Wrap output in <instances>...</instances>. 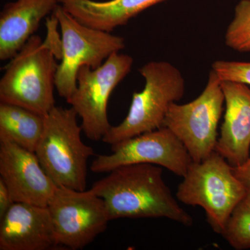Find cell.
Segmentation results:
<instances>
[{"mask_svg": "<svg viewBox=\"0 0 250 250\" xmlns=\"http://www.w3.org/2000/svg\"><path fill=\"white\" fill-rule=\"evenodd\" d=\"M221 85L226 111L215 151L238 167L250 155V89L231 81H222Z\"/></svg>", "mask_w": 250, "mask_h": 250, "instance_id": "obj_13", "label": "cell"}, {"mask_svg": "<svg viewBox=\"0 0 250 250\" xmlns=\"http://www.w3.org/2000/svg\"><path fill=\"white\" fill-rule=\"evenodd\" d=\"M53 14L58 21L62 41V59L56 74L55 87L59 96L67 100L76 90L80 67H100L111 54L124 49L125 42L121 36L79 22L60 4Z\"/></svg>", "mask_w": 250, "mask_h": 250, "instance_id": "obj_6", "label": "cell"}, {"mask_svg": "<svg viewBox=\"0 0 250 250\" xmlns=\"http://www.w3.org/2000/svg\"><path fill=\"white\" fill-rule=\"evenodd\" d=\"M165 0H60V5L79 22L111 32L145 10Z\"/></svg>", "mask_w": 250, "mask_h": 250, "instance_id": "obj_15", "label": "cell"}, {"mask_svg": "<svg viewBox=\"0 0 250 250\" xmlns=\"http://www.w3.org/2000/svg\"><path fill=\"white\" fill-rule=\"evenodd\" d=\"M45 129V116L17 105L0 103V139L13 141L31 152Z\"/></svg>", "mask_w": 250, "mask_h": 250, "instance_id": "obj_16", "label": "cell"}, {"mask_svg": "<svg viewBox=\"0 0 250 250\" xmlns=\"http://www.w3.org/2000/svg\"><path fill=\"white\" fill-rule=\"evenodd\" d=\"M0 179L15 202L47 207L57 187L42 169L35 152L0 139Z\"/></svg>", "mask_w": 250, "mask_h": 250, "instance_id": "obj_11", "label": "cell"}, {"mask_svg": "<svg viewBox=\"0 0 250 250\" xmlns=\"http://www.w3.org/2000/svg\"><path fill=\"white\" fill-rule=\"evenodd\" d=\"M221 80L213 70L202 93L190 103L172 104L164 126L183 143L192 161L201 162L214 152L225 97Z\"/></svg>", "mask_w": 250, "mask_h": 250, "instance_id": "obj_7", "label": "cell"}, {"mask_svg": "<svg viewBox=\"0 0 250 250\" xmlns=\"http://www.w3.org/2000/svg\"><path fill=\"white\" fill-rule=\"evenodd\" d=\"M212 70L222 81H231L250 85V62L216 61L212 64Z\"/></svg>", "mask_w": 250, "mask_h": 250, "instance_id": "obj_19", "label": "cell"}, {"mask_svg": "<svg viewBox=\"0 0 250 250\" xmlns=\"http://www.w3.org/2000/svg\"><path fill=\"white\" fill-rule=\"evenodd\" d=\"M225 44L238 52H250V0H241L227 29Z\"/></svg>", "mask_w": 250, "mask_h": 250, "instance_id": "obj_18", "label": "cell"}, {"mask_svg": "<svg viewBox=\"0 0 250 250\" xmlns=\"http://www.w3.org/2000/svg\"><path fill=\"white\" fill-rule=\"evenodd\" d=\"M47 208L59 246L73 250L90 244L110 221L104 201L91 188L76 190L58 187Z\"/></svg>", "mask_w": 250, "mask_h": 250, "instance_id": "obj_9", "label": "cell"}, {"mask_svg": "<svg viewBox=\"0 0 250 250\" xmlns=\"http://www.w3.org/2000/svg\"><path fill=\"white\" fill-rule=\"evenodd\" d=\"M233 172L246 188V197L250 199V155L243 165L233 167Z\"/></svg>", "mask_w": 250, "mask_h": 250, "instance_id": "obj_20", "label": "cell"}, {"mask_svg": "<svg viewBox=\"0 0 250 250\" xmlns=\"http://www.w3.org/2000/svg\"><path fill=\"white\" fill-rule=\"evenodd\" d=\"M59 24L54 14L47 21L45 40L33 35L10 59L0 80V102L46 116L55 106V77L62 59Z\"/></svg>", "mask_w": 250, "mask_h": 250, "instance_id": "obj_2", "label": "cell"}, {"mask_svg": "<svg viewBox=\"0 0 250 250\" xmlns=\"http://www.w3.org/2000/svg\"><path fill=\"white\" fill-rule=\"evenodd\" d=\"M15 201L4 182L0 179V220L14 205Z\"/></svg>", "mask_w": 250, "mask_h": 250, "instance_id": "obj_21", "label": "cell"}, {"mask_svg": "<svg viewBox=\"0 0 250 250\" xmlns=\"http://www.w3.org/2000/svg\"><path fill=\"white\" fill-rule=\"evenodd\" d=\"M77 117L72 107L54 106L45 116V129L35 154L57 187L85 190L88 160L95 152L82 141Z\"/></svg>", "mask_w": 250, "mask_h": 250, "instance_id": "obj_3", "label": "cell"}, {"mask_svg": "<svg viewBox=\"0 0 250 250\" xmlns=\"http://www.w3.org/2000/svg\"><path fill=\"white\" fill-rule=\"evenodd\" d=\"M58 246L47 207L15 202L0 220V250H48Z\"/></svg>", "mask_w": 250, "mask_h": 250, "instance_id": "obj_12", "label": "cell"}, {"mask_svg": "<svg viewBox=\"0 0 250 250\" xmlns=\"http://www.w3.org/2000/svg\"><path fill=\"white\" fill-rule=\"evenodd\" d=\"M111 151L97 156L90 165L92 172L104 173L121 166L149 164L183 177L192 162L183 143L165 126L112 145Z\"/></svg>", "mask_w": 250, "mask_h": 250, "instance_id": "obj_10", "label": "cell"}, {"mask_svg": "<svg viewBox=\"0 0 250 250\" xmlns=\"http://www.w3.org/2000/svg\"><path fill=\"white\" fill-rule=\"evenodd\" d=\"M133 63L131 56L116 52L97 68L82 66L79 70L76 90L66 101L82 119L81 126L88 139L102 141L109 131L108 100Z\"/></svg>", "mask_w": 250, "mask_h": 250, "instance_id": "obj_8", "label": "cell"}, {"mask_svg": "<svg viewBox=\"0 0 250 250\" xmlns=\"http://www.w3.org/2000/svg\"><path fill=\"white\" fill-rule=\"evenodd\" d=\"M60 0H16L0 13V59L10 60L57 9Z\"/></svg>", "mask_w": 250, "mask_h": 250, "instance_id": "obj_14", "label": "cell"}, {"mask_svg": "<svg viewBox=\"0 0 250 250\" xmlns=\"http://www.w3.org/2000/svg\"><path fill=\"white\" fill-rule=\"evenodd\" d=\"M221 235L233 249H250V199L246 197L236 206Z\"/></svg>", "mask_w": 250, "mask_h": 250, "instance_id": "obj_17", "label": "cell"}, {"mask_svg": "<svg viewBox=\"0 0 250 250\" xmlns=\"http://www.w3.org/2000/svg\"><path fill=\"white\" fill-rule=\"evenodd\" d=\"M108 173L91 189L104 201L110 220L165 218L184 226L193 225V219L166 185L159 166L132 164Z\"/></svg>", "mask_w": 250, "mask_h": 250, "instance_id": "obj_1", "label": "cell"}, {"mask_svg": "<svg viewBox=\"0 0 250 250\" xmlns=\"http://www.w3.org/2000/svg\"><path fill=\"white\" fill-rule=\"evenodd\" d=\"M185 205L199 206L205 210L207 221L221 234L246 190L233 172V167L218 152L201 162L192 161L176 194Z\"/></svg>", "mask_w": 250, "mask_h": 250, "instance_id": "obj_5", "label": "cell"}, {"mask_svg": "<svg viewBox=\"0 0 250 250\" xmlns=\"http://www.w3.org/2000/svg\"><path fill=\"white\" fill-rule=\"evenodd\" d=\"M146 81L144 88L133 94L127 116L121 124L111 126L102 141L114 145L164 126L172 104L185 92V81L177 67L167 62H151L139 69Z\"/></svg>", "mask_w": 250, "mask_h": 250, "instance_id": "obj_4", "label": "cell"}]
</instances>
